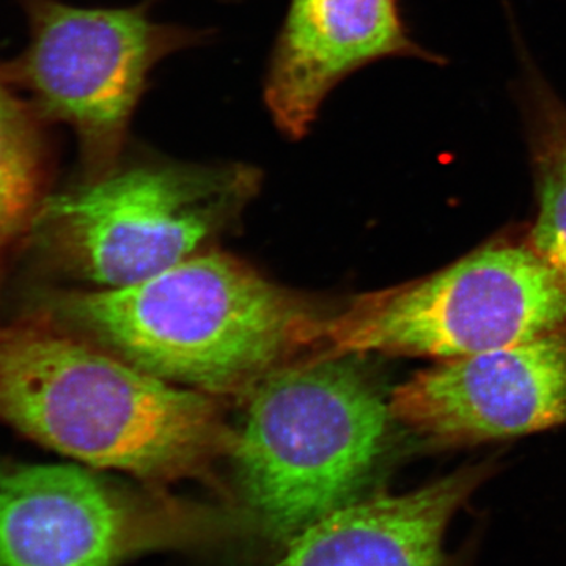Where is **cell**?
I'll return each mask as SVG.
<instances>
[{
    "label": "cell",
    "mask_w": 566,
    "mask_h": 566,
    "mask_svg": "<svg viewBox=\"0 0 566 566\" xmlns=\"http://www.w3.org/2000/svg\"><path fill=\"white\" fill-rule=\"evenodd\" d=\"M55 312L147 374L199 392L248 395L312 348L319 315L226 253H196L134 285L63 293Z\"/></svg>",
    "instance_id": "2"
},
{
    "label": "cell",
    "mask_w": 566,
    "mask_h": 566,
    "mask_svg": "<svg viewBox=\"0 0 566 566\" xmlns=\"http://www.w3.org/2000/svg\"><path fill=\"white\" fill-rule=\"evenodd\" d=\"M248 397L230 457L245 504L266 534L292 539L365 497L395 419L353 356L282 365Z\"/></svg>",
    "instance_id": "3"
},
{
    "label": "cell",
    "mask_w": 566,
    "mask_h": 566,
    "mask_svg": "<svg viewBox=\"0 0 566 566\" xmlns=\"http://www.w3.org/2000/svg\"><path fill=\"white\" fill-rule=\"evenodd\" d=\"M232 528L216 513L123 490L77 465L0 472V566H117Z\"/></svg>",
    "instance_id": "7"
},
{
    "label": "cell",
    "mask_w": 566,
    "mask_h": 566,
    "mask_svg": "<svg viewBox=\"0 0 566 566\" xmlns=\"http://www.w3.org/2000/svg\"><path fill=\"white\" fill-rule=\"evenodd\" d=\"M155 0L128 9H82L29 0L31 41L18 77L41 117L70 126L87 180L122 161L129 123L151 71L205 33L151 20Z\"/></svg>",
    "instance_id": "6"
},
{
    "label": "cell",
    "mask_w": 566,
    "mask_h": 566,
    "mask_svg": "<svg viewBox=\"0 0 566 566\" xmlns=\"http://www.w3.org/2000/svg\"><path fill=\"white\" fill-rule=\"evenodd\" d=\"M386 57L434 59L406 32L398 0H292L264 81L275 126L303 139L345 77Z\"/></svg>",
    "instance_id": "9"
},
{
    "label": "cell",
    "mask_w": 566,
    "mask_h": 566,
    "mask_svg": "<svg viewBox=\"0 0 566 566\" xmlns=\"http://www.w3.org/2000/svg\"><path fill=\"white\" fill-rule=\"evenodd\" d=\"M566 327V279L527 243L490 244L452 266L360 294L312 331L316 356L452 360Z\"/></svg>",
    "instance_id": "4"
},
{
    "label": "cell",
    "mask_w": 566,
    "mask_h": 566,
    "mask_svg": "<svg viewBox=\"0 0 566 566\" xmlns=\"http://www.w3.org/2000/svg\"><path fill=\"white\" fill-rule=\"evenodd\" d=\"M259 182L244 164L136 159L46 200L36 218L71 271L120 289L196 255L243 211Z\"/></svg>",
    "instance_id": "5"
},
{
    "label": "cell",
    "mask_w": 566,
    "mask_h": 566,
    "mask_svg": "<svg viewBox=\"0 0 566 566\" xmlns=\"http://www.w3.org/2000/svg\"><path fill=\"white\" fill-rule=\"evenodd\" d=\"M491 469L469 465L411 493L342 506L293 536L274 566H452L447 528Z\"/></svg>",
    "instance_id": "10"
},
{
    "label": "cell",
    "mask_w": 566,
    "mask_h": 566,
    "mask_svg": "<svg viewBox=\"0 0 566 566\" xmlns=\"http://www.w3.org/2000/svg\"><path fill=\"white\" fill-rule=\"evenodd\" d=\"M44 169L36 115L0 73V260L43 207Z\"/></svg>",
    "instance_id": "12"
},
{
    "label": "cell",
    "mask_w": 566,
    "mask_h": 566,
    "mask_svg": "<svg viewBox=\"0 0 566 566\" xmlns=\"http://www.w3.org/2000/svg\"><path fill=\"white\" fill-rule=\"evenodd\" d=\"M0 422L81 463L161 483L207 475L237 436L212 395L44 324L0 327Z\"/></svg>",
    "instance_id": "1"
},
{
    "label": "cell",
    "mask_w": 566,
    "mask_h": 566,
    "mask_svg": "<svg viewBox=\"0 0 566 566\" xmlns=\"http://www.w3.org/2000/svg\"><path fill=\"white\" fill-rule=\"evenodd\" d=\"M524 102L538 196L527 243L566 279V106L536 76L527 81Z\"/></svg>",
    "instance_id": "11"
},
{
    "label": "cell",
    "mask_w": 566,
    "mask_h": 566,
    "mask_svg": "<svg viewBox=\"0 0 566 566\" xmlns=\"http://www.w3.org/2000/svg\"><path fill=\"white\" fill-rule=\"evenodd\" d=\"M397 422L439 444L512 438L566 424V327L442 360L389 397Z\"/></svg>",
    "instance_id": "8"
}]
</instances>
